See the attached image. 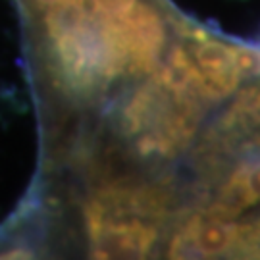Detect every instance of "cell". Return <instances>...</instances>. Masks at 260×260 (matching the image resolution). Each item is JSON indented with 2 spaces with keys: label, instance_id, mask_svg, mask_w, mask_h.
I'll return each instance as SVG.
<instances>
[{
  "label": "cell",
  "instance_id": "obj_1",
  "mask_svg": "<svg viewBox=\"0 0 260 260\" xmlns=\"http://www.w3.org/2000/svg\"><path fill=\"white\" fill-rule=\"evenodd\" d=\"M195 96L179 93L158 77L131 96L121 114V129L135 139L141 154L166 156L183 147L197 123Z\"/></svg>",
  "mask_w": 260,
  "mask_h": 260
},
{
  "label": "cell",
  "instance_id": "obj_2",
  "mask_svg": "<svg viewBox=\"0 0 260 260\" xmlns=\"http://www.w3.org/2000/svg\"><path fill=\"white\" fill-rule=\"evenodd\" d=\"M150 212L152 203L137 189H106L87 208L89 235L106 256H141L156 239L152 225L141 220Z\"/></svg>",
  "mask_w": 260,
  "mask_h": 260
},
{
  "label": "cell",
  "instance_id": "obj_11",
  "mask_svg": "<svg viewBox=\"0 0 260 260\" xmlns=\"http://www.w3.org/2000/svg\"><path fill=\"white\" fill-rule=\"evenodd\" d=\"M39 4L48 8H68V6H77V0H39Z\"/></svg>",
  "mask_w": 260,
  "mask_h": 260
},
{
  "label": "cell",
  "instance_id": "obj_4",
  "mask_svg": "<svg viewBox=\"0 0 260 260\" xmlns=\"http://www.w3.org/2000/svg\"><path fill=\"white\" fill-rule=\"evenodd\" d=\"M47 33L58 68L72 87L87 89L99 77H106L99 23L93 25L87 14L75 6L52 8L47 18Z\"/></svg>",
  "mask_w": 260,
  "mask_h": 260
},
{
  "label": "cell",
  "instance_id": "obj_7",
  "mask_svg": "<svg viewBox=\"0 0 260 260\" xmlns=\"http://www.w3.org/2000/svg\"><path fill=\"white\" fill-rule=\"evenodd\" d=\"M260 201V162L251 166L241 168L235 172L230 179V183L223 187L220 203H218V214L222 216H233L241 212L243 208L254 205Z\"/></svg>",
  "mask_w": 260,
  "mask_h": 260
},
{
  "label": "cell",
  "instance_id": "obj_3",
  "mask_svg": "<svg viewBox=\"0 0 260 260\" xmlns=\"http://www.w3.org/2000/svg\"><path fill=\"white\" fill-rule=\"evenodd\" d=\"M99 35L106 77L149 72L166 43L162 18L149 4H135L118 18H101Z\"/></svg>",
  "mask_w": 260,
  "mask_h": 260
},
{
  "label": "cell",
  "instance_id": "obj_5",
  "mask_svg": "<svg viewBox=\"0 0 260 260\" xmlns=\"http://www.w3.org/2000/svg\"><path fill=\"white\" fill-rule=\"evenodd\" d=\"M241 239V228L228 222L222 214H216L208 220L189 223L185 232L177 235L172 252L174 256H214L230 251Z\"/></svg>",
  "mask_w": 260,
  "mask_h": 260
},
{
  "label": "cell",
  "instance_id": "obj_9",
  "mask_svg": "<svg viewBox=\"0 0 260 260\" xmlns=\"http://www.w3.org/2000/svg\"><path fill=\"white\" fill-rule=\"evenodd\" d=\"M93 6V14L99 18H118L129 12L137 0H89Z\"/></svg>",
  "mask_w": 260,
  "mask_h": 260
},
{
  "label": "cell",
  "instance_id": "obj_8",
  "mask_svg": "<svg viewBox=\"0 0 260 260\" xmlns=\"http://www.w3.org/2000/svg\"><path fill=\"white\" fill-rule=\"evenodd\" d=\"M235 66L241 77H254L260 75V52L254 48L233 47Z\"/></svg>",
  "mask_w": 260,
  "mask_h": 260
},
{
  "label": "cell",
  "instance_id": "obj_6",
  "mask_svg": "<svg viewBox=\"0 0 260 260\" xmlns=\"http://www.w3.org/2000/svg\"><path fill=\"white\" fill-rule=\"evenodd\" d=\"M193 62L208 99H222L230 94L241 79L233 58V47H225L222 43L206 41L197 45Z\"/></svg>",
  "mask_w": 260,
  "mask_h": 260
},
{
  "label": "cell",
  "instance_id": "obj_10",
  "mask_svg": "<svg viewBox=\"0 0 260 260\" xmlns=\"http://www.w3.org/2000/svg\"><path fill=\"white\" fill-rule=\"evenodd\" d=\"M243 239H247V243H249V249H251L252 252H260V223L254 228V230H252L249 237H243ZM243 239H241V241H243Z\"/></svg>",
  "mask_w": 260,
  "mask_h": 260
}]
</instances>
